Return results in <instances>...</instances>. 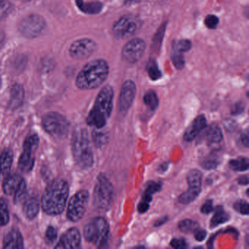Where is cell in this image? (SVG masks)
<instances>
[{
	"label": "cell",
	"instance_id": "cell-34",
	"mask_svg": "<svg viewBox=\"0 0 249 249\" xmlns=\"http://www.w3.org/2000/svg\"><path fill=\"white\" fill-rule=\"evenodd\" d=\"M192 48V43L188 40H180L173 43V49L177 52L183 53L190 50Z\"/></svg>",
	"mask_w": 249,
	"mask_h": 249
},
{
	"label": "cell",
	"instance_id": "cell-13",
	"mask_svg": "<svg viewBox=\"0 0 249 249\" xmlns=\"http://www.w3.org/2000/svg\"><path fill=\"white\" fill-rule=\"evenodd\" d=\"M139 21L132 17H122L113 27V36L119 39H126L134 36L139 28Z\"/></svg>",
	"mask_w": 249,
	"mask_h": 249
},
{
	"label": "cell",
	"instance_id": "cell-42",
	"mask_svg": "<svg viewBox=\"0 0 249 249\" xmlns=\"http://www.w3.org/2000/svg\"><path fill=\"white\" fill-rule=\"evenodd\" d=\"M214 208L212 200H207L205 203L201 207V213L204 214H209L213 211Z\"/></svg>",
	"mask_w": 249,
	"mask_h": 249
},
{
	"label": "cell",
	"instance_id": "cell-30",
	"mask_svg": "<svg viewBox=\"0 0 249 249\" xmlns=\"http://www.w3.org/2000/svg\"><path fill=\"white\" fill-rule=\"evenodd\" d=\"M10 214L8 201L5 198L0 199V226L4 227L9 222Z\"/></svg>",
	"mask_w": 249,
	"mask_h": 249
},
{
	"label": "cell",
	"instance_id": "cell-33",
	"mask_svg": "<svg viewBox=\"0 0 249 249\" xmlns=\"http://www.w3.org/2000/svg\"><path fill=\"white\" fill-rule=\"evenodd\" d=\"M171 59L174 64L175 67L178 70L183 69L185 65L184 58H183V53L177 51L172 49Z\"/></svg>",
	"mask_w": 249,
	"mask_h": 249
},
{
	"label": "cell",
	"instance_id": "cell-20",
	"mask_svg": "<svg viewBox=\"0 0 249 249\" xmlns=\"http://www.w3.org/2000/svg\"><path fill=\"white\" fill-rule=\"evenodd\" d=\"M24 89L22 86L19 84H15L13 86L11 89V96H10L9 107L11 110H16L22 106L24 103Z\"/></svg>",
	"mask_w": 249,
	"mask_h": 249
},
{
	"label": "cell",
	"instance_id": "cell-48",
	"mask_svg": "<svg viewBox=\"0 0 249 249\" xmlns=\"http://www.w3.org/2000/svg\"><path fill=\"white\" fill-rule=\"evenodd\" d=\"M238 183L241 185H248L249 184V178L247 176H241L238 178Z\"/></svg>",
	"mask_w": 249,
	"mask_h": 249
},
{
	"label": "cell",
	"instance_id": "cell-22",
	"mask_svg": "<svg viewBox=\"0 0 249 249\" xmlns=\"http://www.w3.org/2000/svg\"><path fill=\"white\" fill-rule=\"evenodd\" d=\"M76 5L84 14H97L101 12L103 5L100 2H85L84 0H76Z\"/></svg>",
	"mask_w": 249,
	"mask_h": 249
},
{
	"label": "cell",
	"instance_id": "cell-53",
	"mask_svg": "<svg viewBox=\"0 0 249 249\" xmlns=\"http://www.w3.org/2000/svg\"><path fill=\"white\" fill-rule=\"evenodd\" d=\"M0 85H1V77H0Z\"/></svg>",
	"mask_w": 249,
	"mask_h": 249
},
{
	"label": "cell",
	"instance_id": "cell-11",
	"mask_svg": "<svg viewBox=\"0 0 249 249\" xmlns=\"http://www.w3.org/2000/svg\"><path fill=\"white\" fill-rule=\"evenodd\" d=\"M202 173L197 169H192L187 175L189 188L186 192L179 196L178 201L183 205H188L193 202L201 192L202 188Z\"/></svg>",
	"mask_w": 249,
	"mask_h": 249
},
{
	"label": "cell",
	"instance_id": "cell-26",
	"mask_svg": "<svg viewBox=\"0 0 249 249\" xmlns=\"http://www.w3.org/2000/svg\"><path fill=\"white\" fill-rule=\"evenodd\" d=\"M229 166H230V169L234 171H246L249 170V160L245 157H239L235 160H230Z\"/></svg>",
	"mask_w": 249,
	"mask_h": 249
},
{
	"label": "cell",
	"instance_id": "cell-2",
	"mask_svg": "<svg viewBox=\"0 0 249 249\" xmlns=\"http://www.w3.org/2000/svg\"><path fill=\"white\" fill-rule=\"evenodd\" d=\"M109 65L104 59H95L87 63L78 73L76 86L81 89L98 88L107 80Z\"/></svg>",
	"mask_w": 249,
	"mask_h": 249
},
{
	"label": "cell",
	"instance_id": "cell-44",
	"mask_svg": "<svg viewBox=\"0 0 249 249\" xmlns=\"http://www.w3.org/2000/svg\"><path fill=\"white\" fill-rule=\"evenodd\" d=\"M150 208L149 202H145V201L141 200L139 205H138V210L141 213H144L147 212Z\"/></svg>",
	"mask_w": 249,
	"mask_h": 249
},
{
	"label": "cell",
	"instance_id": "cell-21",
	"mask_svg": "<svg viewBox=\"0 0 249 249\" xmlns=\"http://www.w3.org/2000/svg\"><path fill=\"white\" fill-rule=\"evenodd\" d=\"M40 211V203L36 196L27 198L23 205V212L28 219L33 220L37 216Z\"/></svg>",
	"mask_w": 249,
	"mask_h": 249
},
{
	"label": "cell",
	"instance_id": "cell-9",
	"mask_svg": "<svg viewBox=\"0 0 249 249\" xmlns=\"http://www.w3.org/2000/svg\"><path fill=\"white\" fill-rule=\"evenodd\" d=\"M46 27V21L37 14H31L23 18L18 24V31L29 39L39 37Z\"/></svg>",
	"mask_w": 249,
	"mask_h": 249
},
{
	"label": "cell",
	"instance_id": "cell-8",
	"mask_svg": "<svg viewBox=\"0 0 249 249\" xmlns=\"http://www.w3.org/2000/svg\"><path fill=\"white\" fill-rule=\"evenodd\" d=\"M89 200L88 191L81 190L72 196L68 205L67 217L70 221L77 222L84 217Z\"/></svg>",
	"mask_w": 249,
	"mask_h": 249
},
{
	"label": "cell",
	"instance_id": "cell-29",
	"mask_svg": "<svg viewBox=\"0 0 249 249\" xmlns=\"http://www.w3.org/2000/svg\"><path fill=\"white\" fill-rule=\"evenodd\" d=\"M201 165L205 170H213L219 164V157L217 154H211L204 157L200 162Z\"/></svg>",
	"mask_w": 249,
	"mask_h": 249
},
{
	"label": "cell",
	"instance_id": "cell-47",
	"mask_svg": "<svg viewBox=\"0 0 249 249\" xmlns=\"http://www.w3.org/2000/svg\"><path fill=\"white\" fill-rule=\"evenodd\" d=\"M167 221H168V217H163V218L157 220V222H156L155 224H154V227H160V226H162L163 224H165V223L167 222Z\"/></svg>",
	"mask_w": 249,
	"mask_h": 249
},
{
	"label": "cell",
	"instance_id": "cell-37",
	"mask_svg": "<svg viewBox=\"0 0 249 249\" xmlns=\"http://www.w3.org/2000/svg\"><path fill=\"white\" fill-rule=\"evenodd\" d=\"M13 10L12 4L10 2H2L0 4V21H3L11 14Z\"/></svg>",
	"mask_w": 249,
	"mask_h": 249
},
{
	"label": "cell",
	"instance_id": "cell-14",
	"mask_svg": "<svg viewBox=\"0 0 249 249\" xmlns=\"http://www.w3.org/2000/svg\"><path fill=\"white\" fill-rule=\"evenodd\" d=\"M136 91V85L133 81H126L124 83L118 100V110L119 113L125 115L129 111L133 104Z\"/></svg>",
	"mask_w": 249,
	"mask_h": 249
},
{
	"label": "cell",
	"instance_id": "cell-51",
	"mask_svg": "<svg viewBox=\"0 0 249 249\" xmlns=\"http://www.w3.org/2000/svg\"><path fill=\"white\" fill-rule=\"evenodd\" d=\"M124 1L126 4H133L135 2H138L140 0H124Z\"/></svg>",
	"mask_w": 249,
	"mask_h": 249
},
{
	"label": "cell",
	"instance_id": "cell-45",
	"mask_svg": "<svg viewBox=\"0 0 249 249\" xmlns=\"http://www.w3.org/2000/svg\"><path fill=\"white\" fill-rule=\"evenodd\" d=\"M245 106L243 103H238L233 107L232 110H231V113L232 114H239V113H242L244 110Z\"/></svg>",
	"mask_w": 249,
	"mask_h": 249
},
{
	"label": "cell",
	"instance_id": "cell-6",
	"mask_svg": "<svg viewBox=\"0 0 249 249\" xmlns=\"http://www.w3.org/2000/svg\"><path fill=\"white\" fill-rule=\"evenodd\" d=\"M113 186L105 175H99L94 189L93 202L98 209H109L113 200Z\"/></svg>",
	"mask_w": 249,
	"mask_h": 249
},
{
	"label": "cell",
	"instance_id": "cell-18",
	"mask_svg": "<svg viewBox=\"0 0 249 249\" xmlns=\"http://www.w3.org/2000/svg\"><path fill=\"white\" fill-rule=\"evenodd\" d=\"M24 247V239L19 230L17 228L11 229L4 238V249H18Z\"/></svg>",
	"mask_w": 249,
	"mask_h": 249
},
{
	"label": "cell",
	"instance_id": "cell-23",
	"mask_svg": "<svg viewBox=\"0 0 249 249\" xmlns=\"http://www.w3.org/2000/svg\"><path fill=\"white\" fill-rule=\"evenodd\" d=\"M14 161V153L11 150L5 149L0 154V171L2 174L9 173Z\"/></svg>",
	"mask_w": 249,
	"mask_h": 249
},
{
	"label": "cell",
	"instance_id": "cell-17",
	"mask_svg": "<svg viewBox=\"0 0 249 249\" xmlns=\"http://www.w3.org/2000/svg\"><path fill=\"white\" fill-rule=\"evenodd\" d=\"M207 126V121L204 115H199L194 119L189 127L185 131L183 138L187 142L194 141Z\"/></svg>",
	"mask_w": 249,
	"mask_h": 249
},
{
	"label": "cell",
	"instance_id": "cell-35",
	"mask_svg": "<svg viewBox=\"0 0 249 249\" xmlns=\"http://www.w3.org/2000/svg\"><path fill=\"white\" fill-rule=\"evenodd\" d=\"M161 189V185L157 182L150 181L148 182L145 186V190H144L143 195H149L153 196V195L160 192Z\"/></svg>",
	"mask_w": 249,
	"mask_h": 249
},
{
	"label": "cell",
	"instance_id": "cell-1",
	"mask_svg": "<svg viewBox=\"0 0 249 249\" xmlns=\"http://www.w3.org/2000/svg\"><path fill=\"white\" fill-rule=\"evenodd\" d=\"M69 196V186L63 179L51 182L45 189L41 199L42 208L48 215H59L65 211Z\"/></svg>",
	"mask_w": 249,
	"mask_h": 249
},
{
	"label": "cell",
	"instance_id": "cell-16",
	"mask_svg": "<svg viewBox=\"0 0 249 249\" xmlns=\"http://www.w3.org/2000/svg\"><path fill=\"white\" fill-rule=\"evenodd\" d=\"M81 235L79 230L72 227L62 234L55 249H78L81 247Z\"/></svg>",
	"mask_w": 249,
	"mask_h": 249
},
{
	"label": "cell",
	"instance_id": "cell-49",
	"mask_svg": "<svg viewBox=\"0 0 249 249\" xmlns=\"http://www.w3.org/2000/svg\"><path fill=\"white\" fill-rule=\"evenodd\" d=\"M5 36L2 32H0V49H2L4 43H5Z\"/></svg>",
	"mask_w": 249,
	"mask_h": 249
},
{
	"label": "cell",
	"instance_id": "cell-19",
	"mask_svg": "<svg viewBox=\"0 0 249 249\" xmlns=\"http://www.w3.org/2000/svg\"><path fill=\"white\" fill-rule=\"evenodd\" d=\"M24 180V179L19 175H8L2 183V189H3L5 195H15L16 192L18 190Z\"/></svg>",
	"mask_w": 249,
	"mask_h": 249
},
{
	"label": "cell",
	"instance_id": "cell-5",
	"mask_svg": "<svg viewBox=\"0 0 249 249\" xmlns=\"http://www.w3.org/2000/svg\"><path fill=\"white\" fill-rule=\"evenodd\" d=\"M109 234L110 227L103 217H96L84 227V235L86 240L98 247L107 243Z\"/></svg>",
	"mask_w": 249,
	"mask_h": 249
},
{
	"label": "cell",
	"instance_id": "cell-28",
	"mask_svg": "<svg viewBox=\"0 0 249 249\" xmlns=\"http://www.w3.org/2000/svg\"><path fill=\"white\" fill-rule=\"evenodd\" d=\"M144 104L151 110H155L158 107L159 98L157 93L153 90H149L143 97Z\"/></svg>",
	"mask_w": 249,
	"mask_h": 249
},
{
	"label": "cell",
	"instance_id": "cell-27",
	"mask_svg": "<svg viewBox=\"0 0 249 249\" xmlns=\"http://www.w3.org/2000/svg\"><path fill=\"white\" fill-rule=\"evenodd\" d=\"M147 72L148 76L152 81H157L162 76L161 71L159 68L158 65L155 59H151L148 61L146 67Z\"/></svg>",
	"mask_w": 249,
	"mask_h": 249
},
{
	"label": "cell",
	"instance_id": "cell-40",
	"mask_svg": "<svg viewBox=\"0 0 249 249\" xmlns=\"http://www.w3.org/2000/svg\"><path fill=\"white\" fill-rule=\"evenodd\" d=\"M219 23V19L218 17L214 15L207 16L205 19V24L210 30H214L216 28Z\"/></svg>",
	"mask_w": 249,
	"mask_h": 249
},
{
	"label": "cell",
	"instance_id": "cell-41",
	"mask_svg": "<svg viewBox=\"0 0 249 249\" xmlns=\"http://www.w3.org/2000/svg\"><path fill=\"white\" fill-rule=\"evenodd\" d=\"M170 246L174 249H185L187 247V243L183 238H173L170 242Z\"/></svg>",
	"mask_w": 249,
	"mask_h": 249
},
{
	"label": "cell",
	"instance_id": "cell-52",
	"mask_svg": "<svg viewBox=\"0 0 249 249\" xmlns=\"http://www.w3.org/2000/svg\"><path fill=\"white\" fill-rule=\"evenodd\" d=\"M7 0H0V4L2 3V2H5Z\"/></svg>",
	"mask_w": 249,
	"mask_h": 249
},
{
	"label": "cell",
	"instance_id": "cell-10",
	"mask_svg": "<svg viewBox=\"0 0 249 249\" xmlns=\"http://www.w3.org/2000/svg\"><path fill=\"white\" fill-rule=\"evenodd\" d=\"M39 139L38 135H30L26 138L23 146V152L18 160V167L21 171L28 173L33 170L35 164L34 153L38 148Z\"/></svg>",
	"mask_w": 249,
	"mask_h": 249
},
{
	"label": "cell",
	"instance_id": "cell-32",
	"mask_svg": "<svg viewBox=\"0 0 249 249\" xmlns=\"http://www.w3.org/2000/svg\"><path fill=\"white\" fill-rule=\"evenodd\" d=\"M92 138L96 146L101 147L107 143L108 141V135L105 132L94 130L92 132Z\"/></svg>",
	"mask_w": 249,
	"mask_h": 249
},
{
	"label": "cell",
	"instance_id": "cell-15",
	"mask_svg": "<svg viewBox=\"0 0 249 249\" xmlns=\"http://www.w3.org/2000/svg\"><path fill=\"white\" fill-rule=\"evenodd\" d=\"M97 47L95 42L91 39H80L71 45L70 54L73 59L83 60L91 56L97 50Z\"/></svg>",
	"mask_w": 249,
	"mask_h": 249
},
{
	"label": "cell",
	"instance_id": "cell-54",
	"mask_svg": "<svg viewBox=\"0 0 249 249\" xmlns=\"http://www.w3.org/2000/svg\"><path fill=\"white\" fill-rule=\"evenodd\" d=\"M0 174H1V171H0Z\"/></svg>",
	"mask_w": 249,
	"mask_h": 249
},
{
	"label": "cell",
	"instance_id": "cell-36",
	"mask_svg": "<svg viewBox=\"0 0 249 249\" xmlns=\"http://www.w3.org/2000/svg\"><path fill=\"white\" fill-rule=\"evenodd\" d=\"M57 230L53 226H49L46 230V240L47 244L52 245L54 243L57 239Z\"/></svg>",
	"mask_w": 249,
	"mask_h": 249
},
{
	"label": "cell",
	"instance_id": "cell-46",
	"mask_svg": "<svg viewBox=\"0 0 249 249\" xmlns=\"http://www.w3.org/2000/svg\"><path fill=\"white\" fill-rule=\"evenodd\" d=\"M240 141H241L242 144H243L244 146H246V148L249 147V136H248L247 134H243V135H242L241 137H240Z\"/></svg>",
	"mask_w": 249,
	"mask_h": 249
},
{
	"label": "cell",
	"instance_id": "cell-24",
	"mask_svg": "<svg viewBox=\"0 0 249 249\" xmlns=\"http://www.w3.org/2000/svg\"><path fill=\"white\" fill-rule=\"evenodd\" d=\"M205 140L208 144H218L222 141L223 134L221 129L217 125L209 126L205 133Z\"/></svg>",
	"mask_w": 249,
	"mask_h": 249
},
{
	"label": "cell",
	"instance_id": "cell-38",
	"mask_svg": "<svg viewBox=\"0 0 249 249\" xmlns=\"http://www.w3.org/2000/svg\"><path fill=\"white\" fill-rule=\"evenodd\" d=\"M234 208L236 211L240 213L242 215H249V205L246 200H239L235 202Z\"/></svg>",
	"mask_w": 249,
	"mask_h": 249
},
{
	"label": "cell",
	"instance_id": "cell-43",
	"mask_svg": "<svg viewBox=\"0 0 249 249\" xmlns=\"http://www.w3.org/2000/svg\"><path fill=\"white\" fill-rule=\"evenodd\" d=\"M194 235H195V239L197 241L201 242L202 240H205V237L207 236V232L205 230H202V229L198 228L194 231Z\"/></svg>",
	"mask_w": 249,
	"mask_h": 249
},
{
	"label": "cell",
	"instance_id": "cell-3",
	"mask_svg": "<svg viewBox=\"0 0 249 249\" xmlns=\"http://www.w3.org/2000/svg\"><path fill=\"white\" fill-rule=\"evenodd\" d=\"M113 89L110 86L102 89L96 98L94 107L87 118V124L100 129L107 124L113 110Z\"/></svg>",
	"mask_w": 249,
	"mask_h": 249
},
{
	"label": "cell",
	"instance_id": "cell-7",
	"mask_svg": "<svg viewBox=\"0 0 249 249\" xmlns=\"http://www.w3.org/2000/svg\"><path fill=\"white\" fill-rule=\"evenodd\" d=\"M43 129L53 138L62 139L68 135L70 122L60 113L49 112L42 119Z\"/></svg>",
	"mask_w": 249,
	"mask_h": 249
},
{
	"label": "cell",
	"instance_id": "cell-31",
	"mask_svg": "<svg viewBox=\"0 0 249 249\" xmlns=\"http://www.w3.org/2000/svg\"><path fill=\"white\" fill-rule=\"evenodd\" d=\"M199 225L196 221L192 219H184L178 223V229L185 233L194 232Z\"/></svg>",
	"mask_w": 249,
	"mask_h": 249
},
{
	"label": "cell",
	"instance_id": "cell-50",
	"mask_svg": "<svg viewBox=\"0 0 249 249\" xmlns=\"http://www.w3.org/2000/svg\"><path fill=\"white\" fill-rule=\"evenodd\" d=\"M167 168H168V164H167V163L161 164V165L160 166V170H161V172L166 171V170H167Z\"/></svg>",
	"mask_w": 249,
	"mask_h": 249
},
{
	"label": "cell",
	"instance_id": "cell-25",
	"mask_svg": "<svg viewBox=\"0 0 249 249\" xmlns=\"http://www.w3.org/2000/svg\"><path fill=\"white\" fill-rule=\"evenodd\" d=\"M230 215L223 209L222 207H217L215 209V213L211 218L210 226L211 228L218 227L220 224L227 222L230 220Z\"/></svg>",
	"mask_w": 249,
	"mask_h": 249
},
{
	"label": "cell",
	"instance_id": "cell-39",
	"mask_svg": "<svg viewBox=\"0 0 249 249\" xmlns=\"http://www.w3.org/2000/svg\"><path fill=\"white\" fill-rule=\"evenodd\" d=\"M14 195H15L16 203L21 202L25 198L26 195H27V185H26L24 180L22 182L21 186H19L18 190L17 191Z\"/></svg>",
	"mask_w": 249,
	"mask_h": 249
},
{
	"label": "cell",
	"instance_id": "cell-12",
	"mask_svg": "<svg viewBox=\"0 0 249 249\" xmlns=\"http://www.w3.org/2000/svg\"><path fill=\"white\" fill-rule=\"evenodd\" d=\"M146 43L141 38H134L124 45L122 49V58L129 64L136 63L143 56Z\"/></svg>",
	"mask_w": 249,
	"mask_h": 249
},
{
	"label": "cell",
	"instance_id": "cell-4",
	"mask_svg": "<svg viewBox=\"0 0 249 249\" xmlns=\"http://www.w3.org/2000/svg\"><path fill=\"white\" fill-rule=\"evenodd\" d=\"M72 151L74 160L81 168H89L93 165L94 156L87 129L80 128L74 132Z\"/></svg>",
	"mask_w": 249,
	"mask_h": 249
}]
</instances>
